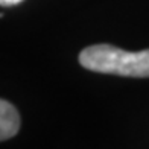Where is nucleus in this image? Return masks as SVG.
Masks as SVG:
<instances>
[{"label":"nucleus","instance_id":"7ed1b4c3","mask_svg":"<svg viewBox=\"0 0 149 149\" xmlns=\"http://www.w3.org/2000/svg\"><path fill=\"white\" fill-rule=\"evenodd\" d=\"M22 2L23 0H0V5L2 6H14V5H18Z\"/></svg>","mask_w":149,"mask_h":149},{"label":"nucleus","instance_id":"f257e3e1","mask_svg":"<svg viewBox=\"0 0 149 149\" xmlns=\"http://www.w3.org/2000/svg\"><path fill=\"white\" fill-rule=\"evenodd\" d=\"M79 63L91 72L130 78H149V49L126 52L111 44L88 46L79 53Z\"/></svg>","mask_w":149,"mask_h":149},{"label":"nucleus","instance_id":"f03ea898","mask_svg":"<svg viewBox=\"0 0 149 149\" xmlns=\"http://www.w3.org/2000/svg\"><path fill=\"white\" fill-rule=\"evenodd\" d=\"M20 116L17 108L8 100H0V140L5 141L18 132Z\"/></svg>","mask_w":149,"mask_h":149}]
</instances>
